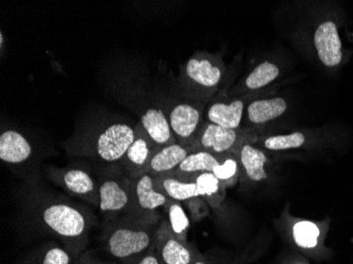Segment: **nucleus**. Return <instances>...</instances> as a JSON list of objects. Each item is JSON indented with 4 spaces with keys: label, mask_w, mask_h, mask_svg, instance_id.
<instances>
[{
    "label": "nucleus",
    "mask_w": 353,
    "mask_h": 264,
    "mask_svg": "<svg viewBox=\"0 0 353 264\" xmlns=\"http://www.w3.org/2000/svg\"><path fill=\"white\" fill-rule=\"evenodd\" d=\"M23 216L39 233L52 236L77 258L85 253L93 226L92 214L66 196L49 192L30 180L23 188Z\"/></svg>",
    "instance_id": "1"
},
{
    "label": "nucleus",
    "mask_w": 353,
    "mask_h": 264,
    "mask_svg": "<svg viewBox=\"0 0 353 264\" xmlns=\"http://www.w3.org/2000/svg\"><path fill=\"white\" fill-rule=\"evenodd\" d=\"M134 139L136 127L125 122L106 123L83 131L71 139L65 148L72 156L120 164Z\"/></svg>",
    "instance_id": "2"
},
{
    "label": "nucleus",
    "mask_w": 353,
    "mask_h": 264,
    "mask_svg": "<svg viewBox=\"0 0 353 264\" xmlns=\"http://www.w3.org/2000/svg\"><path fill=\"white\" fill-rule=\"evenodd\" d=\"M158 216L138 217L124 214L108 226L104 236L107 253L124 262L150 251L154 245Z\"/></svg>",
    "instance_id": "3"
},
{
    "label": "nucleus",
    "mask_w": 353,
    "mask_h": 264,
    "mask_svg": "<svg viewBox=\"0 0 353 264\" xmlns=\"http://www.w3.org/2000/svg\"><path fill=\"white\" fill-rule=\"evenodd\" d=\"M121 170H108L101 176L99 182L101 212L108 217L114 218L118 214H128L132 206L130 182L132 176H123Z\"/></svg>",
    "instance_id": "4"
},
{
    "label": "nucleus",
    "mask_w": 353,
    "mask_h": 264,
    "mask_svg": "<svg viewBox=\"0 0 353 264\" xmlns=\"http://www.w3.org/2000/svg\"><path fill=\"white\" fill-rule=\"evenodd\" d=\"M46 176L48 180L63 188L70 196L91 205H100L99 182L84 168L48 167Z\"/></svg>",
    "instance_id": "5"
},
{
    "label": "nucleus",
    "mask_w": 353,
    "mask_h": 264,
    "mask_svg": "<svg viewBox=\"0 0 353 264\" xmlns=\"http://www.w3.org/2000/svg\"><path fill=\"white\" fill-rule=\"evenodd\" d=\"M183 73L186 83L192 88L197 91L212 92L223 81L225 68L218 57L199 53L186 61Z\"/></svg>",
    "instance_id": "6"
},
{
    "label": "nucleus",
    "mask_w": 353,
    "mask_h": 264,
    "mask_svg": "<svg viewBox=\"0 0 353 264\" xmlns=\"http://www.w3.org/2000/svg\"><path fill=\"white\" fill-rule=\"evenodd\" d=\"M202 113L199 105L188 102L176 103L168 112V121L176 143L190 150L203 127Z\"/></svg>",
    "instance_id": "7"
},
{
    "label": "nucleus",
    "mask_w": 353,
    "mask_h": 264,
    "mask_svg": "<svg viewBox=\"0 0 353 264\" xmlns=\"http://www.w3.org/2000/svg\"><path fill=\"white\" fill-rule=\"evenodd\" d=\"M243 143L245 142L240 136L239 130L206 123L202 127L197 140L190 147V152L204 150L219 156L237 154Z\"/></svg>",
    "instance_id": "8"
},
{
    "label": "nucleus",
    "mask_w": 353,
    "mask_h": 264,
    "mask_svg": "<svg viewBox=\"0 0 353 264\" xmlns=\"http://www.w3.org/2000/svg\"><path fill=\"white\" fill-rule=\"evenodd\" d=\"M130 194L132 206L128 214L138 217L157 216L156 210L168 205L170 202L165 194L157 190L154 178L150 174L132 178Z\"/></svg>",
    "instance_id": "9"
},
{
    "label": "nucleus",
    "mask_w": 353,
    "mask_h": 264,
    "mask_svg": "<svg viewBox=\"0 0 353 264\" xmlns=\"http://www.w3.org/2000/svg\"><path fill=\"white\" fill-rule=\"evenodd\" d=\"M154 247L161 264H192L202 256L190 244L176 239L168 222L159 224Z\"/></svg>",
    "instance_id": "10"
},
{
    "label": "nucleus",
    "mask_w": 353,
    "mask_h": 264,
    "mask_svg": "<svg viewBox=\"0 0 353 264\" xmlns=\"http://www.w3.org/2000/svg\"><path fill=\"white\" fill-rule=\"evenodd\" d=\"M158 150L152 141L143 132L140 125L136 126V139L127 150L120 165L128 176L132 178L142 176L148 172L150 159Z\"/></svg>",
    "instance_id": "11"
},
{
    "label": "nucleus",
    "mask_w": 353,
    "mask_h": 264,
    "mask_svg": "<svg viewBox=\"0 0 353 264\" xmlns=\"http://www.w3.org/2000/svg\"><path fill=\"white\" fill-rule=\"evenodd\" d=\"M34 158V147L27 136L13 129L0 136V160L11 166H26Z\"/></svg>",
    "instance_id": "12"
},
{
    "label": "nucleus",
    "mask_w": 353,
    "mask_h": 264,
    "mask_svg": "<svg viewBox=\"0 0 353 264\" xmlns=\"http://www.w3.org/2000/svg\"><path fill=\"white\" fill-rule=\"evenodd\" d=\"M315 49L319 59L327 67L338 65L342 61V41L338 27L333 21H325L317 27L314 33Z\"/></svg>",
    "instance_id": "13"
},
{
    "label": "nucleus",
    "mask_w": 353,
    "mask_h": 264,
    "mask_svg": "<svg viewBox=\"0 0 353 264\" xmlns=\"http://www.w3.org/2000/svg\"><path fill=\"white\" fill-rule=\"evenodd\" d=\"M77 260L61 242L50 241L26 252L15 264H75Z\"/></svg>",
    "instance_id": "14"
},
{
    "label": "nucleus",
    "mask_w": 353,
    "mask_h": 264,
    "mask_svg": "<svg viewBox=\"0 0 353 264\" xmlns=\"http://www.w3.org/2000/svg\"><path fill=\"white\" fill-rule=\"evenodd\" d=\"M138 124L157 148L176 143L170 128V121L163 110L160 108L152 107L146 109L141 115Z\"/></svg>",
    "instance_id": "15"
},
{
    "label": "nucleus",
    "mask_w": 353,
    "mask_h": 264,
    "mask_svg": "<svg viewBox=\"0 0 353 264\" xmlns=\"http://www.w3.org/2000/svg\"><path fill=\"white\" fill-rule=\"evenodd\" d=\"M190 152L188 147L179 143L158 148L150 159L146 174L152 176H170L176 172Z\"/></svg>",
    "instance_id": "16"
},
{
    "label": "nucleus",
    "mask_w": 353,
    "mask_h": 264,
    "mask_svg": "<svg viewBox=\"0 0 353 264\" xmlns=\"http://www.w3.org/2000/svg\"><path fill=\"white\" fill-rule=\"evenodd\" d=\"M222 156H216L204 150L190 152L182 161L179 167L170 176L182 181L192 182L199 174L213 172L216 165L219 164L221 161Z\"/></svg>",
    "instance_id": "17"
},
{
    "label": "nucleus",
    "mask_w": 353,
    "mask_h": 264,
    "mask_svg": "<svg viewBox=\"0 0 353 264\" xmlns=\"http://www.w3.org/2000/svg\"><path fill=\"white\" fill-rule=\"evenodd\" d=\"M245 107L241 100L213 103L206 111V120L210 124L238 130L243 122Z\"/></svg>",
    "instance_id": "18"
},
{
    "label": "nucleus",
    "mask_w": 353,
    "mask_h": 264,
    "mask_svg": "<svg viewBox=\"0 0 353 264\" xmlns=\"http://www.w3.org/2000/svg\"><path fill=\"white\" fill-rule=\"evenodd\" d=\"M240 170H243L247 178L256 183L267 180L265 165L269 162L267 154L254 145L245 142L241 145L237 154Z\"/></svg>",
    "instance_id": "19"
},
{
    "label": "nucleus",
    "mask_w": 353,
    "mask_h": 264,
    "mask_svg": "<svg viewBox=\"0 0 353 264\" xmlns=\"http://www.w3.org/2000/svg\"><path fill=\"white\" fill-rule=\"evenodd\" d=\"M154 185L159 192L165 194L172 201L182 202L199 198L200 192L195 181L188 182L174 176H154Z\"/></svg>",
    "instance_id": "20"
},
{
    "label": "nucleus",
    "mask_w": 353,
    "mask_h": 264,
    "mask_svg": "<svg viewBox=\"0 0 353 264\" xmlns=\"http://www.w3.org/2000/svg\"><path fill=\"white\" fill-rule=\"evenodd\" d=\"M287 101L283 97L256 100L248 105L247 118L251 124H265L276 120L287 111Z\"/></svg>",
    "instance_id": "21"
},
{
    "label": "nucleus",
    "mask_w": 353,
    "mask_h": 264,
    "mask_svg": "<svg viewBox=\"0 0 353 264\" xmlns=\"http://www.w3.org/2000/svg\"><path fill=\"white\" fill-rule=\"evenodd\" d=\"M322 235L321 227L309 220H299L292 226V237L299 249L312 251L319 245V238Z\"/></svg>",
    "instance_id": "22"
},
{
    "label": "nucleus",
    "mask_w": 353,
    "mask_h": 264,
    "mask_svg": "<svg viewBox=\"0 0 353 264\" xmlns=\"http://www.w3.org/2000/svg\"><path fill=\"white\" fill-rule=\"evenodd\" d=\"M166 207H168V224L170 232L176 239L180 240L183 243H188L186 235H188V227H190V220H188V214L184 212L180 202L170 200Z\"/></svg>",
    "instance_id": "23"
},
{
    "label": "nucleus",
    "mask_w": 353,
    "mask_h": 264,
    "mask_svg": "<svg viewBox=\"0 0 353 264\" xmlns=\"http://www.w3.org/2000/svg\"><path fill=\"white\" fill-rule=\"evenodd\" d=\"M279 67L271 61H263L257 65L245 81V87L249 90H257L271 84L279 77Z\"/></svg>",
    "instance_id": "24"
},
{
    "label": "nucleus",
    "mask_w": 353,
    "mask_h": 264,
    "mask_svg": "<svg viewBox=\"0 0 353 264\" xmlns=\"http://www.w3.org/2000/svg\"><path fill=\"white\" fill-rule=\"evenodd\" d=\"M306 142V138L301 132H292L289 134H277L268 136L263 141V147L271 152H283V150H296Z\"/></svg>",
    "instance_id": "25"
},
{
    "label": "nucleus",
    "mask_w": 353,
    "mask_h": 264,
    "mask_svg": "<svg viewBox=\"0 0 353 264\" xmlns=\"http://www.w3.org/2000/svg\"><path fill=\"white\" fill-rule=\"evenodd\" d=\"M240 172L239 161L236 154H227L222 156L219 164L213 170L214 176L221 182L222 185L233 182Z\"/></svg>",
    "instance_id": "26"
},
{
    "label": "nucleus",
    "mask_w": 353,
    "mask_h": 264,
    "mask_svg": "<svg viewBox=\"0 0 353 264\" xmlns=\"http://www.w3.org/2000/svg\"><path fill=\"white\" fill-rule=\"evenodd\" d=\"M201 198H213L221 190L222 183L213 172H204L195 179Z\"/></svg>",
    "instance_id": "27"
},
{
    "label": "nucleus",
    "mask_w": 353,
    "mask_h": 264,
    "mask_svg": "<svg viewBox=\"0 0 353 264\" xmlns=\"http://www.w3.org/2000/svg\"><path fill=\"white\" fill-rule=\"evenodd\" d=\"M120 264H161V262H160V259L157 255L156 250L152 247L150 251L141 254V255L132 258V259L127 260V261L121 262Z\"/></svg>",
    "instance_id": "28"
},
{
    "label": "nucleus",
    "mask_w": 353,
    "mask_h": 264,
    "mask_svg": "<svg viewBox=\"0 0 353 264\" xmlns=\"http://www.w3.org/2000/svg\"><path fill=\"white\" fill-rule=\"evenodd\" d=\"M79 260H81L82 264H120L114 263V262L102 261V260L98 259V258L93 257V256L89 253L83 254V255L79 257Z\"/></svg>",
    "instance_id": "29"
},
{
    "label": "nucleus",
    "mask_w": 353,
    "mask_h": 264,
    "mask_svg": "<svg viewBox=\"0 0 353 264\" xmlns=\"http://www.w3.org/2000/svg\"><path fill=\"white\" fill-rule=\"evenodd\" d=\"M192 264H219L216 263L215 261L211 259V258L204 257V256H201V258L197 260V261L194 262Z\"/></svg>",
    "instance_id": "30"
},
{
    "label": "nucleus",
    "mask_w": 353,
    "mask_h": 264,
    "mask_svg": "<svg viewBox=\"0 0 353 264\" xmlns=\"http://www.w3.org/2000/svg\"><path fill=\"white\" fill-rule=\"evenodd\" d=\"M0 47H1V50H3V47H5V37H3V31H1V34H0Z\"/></svg>",
    "instance_id": "31"
},
{
    "label": "nucleus",
    "mask_w": 353,
    "mask_h": 264,
    "mask_svg": "<svg viewBox=\"0 0 353 264\" xmlns=\"http://www.w3.org/2000/svg\"><path fill=\"white\" fill-rule=\"evenodd\" d=\"M75 264H82V263H81V261H79V260H77V263H75Z\"/></svg>",
    "instance_id": "32"
},
{
    "label": "nucleus",
    "mask_w": 353,
    "mask_h": 264,
    "mask_svg": "<svg viewBox=\"0 0 353 264\" xmlns=\"http://www.w3.org/2000/svg\"><path fill=\"white\" fill-rule=\"evenodd\" d=\"M296 264H303V263H296Z\"/></svg>",
    "instance_id": "33"
},
{
    "label": "nucleus",
    "mask_w": 353,
    "mask_h": 264,
    "mask_svg": "<svg viewBox=\"0 0 353 264\" xmlns=\"http://www.w3.org/2000/svg\"><path fill=\"white\" fill-rule=\"evenodd\" d=\"M79 261H81V260H79ZM81 263H82V262H81Z\"/></svg>",
    "instance_id": "34"
}]
</instances>
